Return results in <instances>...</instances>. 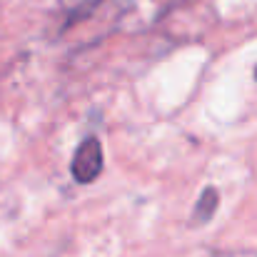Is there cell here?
Instances as JSON below:
<instances>
[{
	"label": "cell",
	"instance_id": "1",
	"mask_svg": "<svg viewBox=\"0 0 257 257\" xmlns=\"http://www.w3.org/2000/svg\"><path fill=\"white\" fill-rule=\"evenodd\" d=\"M73 177L80 185H90L100 177L102 172V148L97 143V138H87L80 143V148L73 155Z\"/></svg>",
	"mask_w": 257,
	"mask_h": 257
},
{
	"label": "cell",
	"instance_id": "2",
	"mask_svg": "<svg viewBox=\"0 0 257 257\" xmlns=\"http://www.w3.org/2000/svg\"><path fill=\"white\" fill-rule=\"evenodd\" d=\"M215 210H217V192H215L212 187H207V190L200 195L197 205H195V215H192V220H195V222H207V220L212 217Z\"/></svg>",
	"mask_w": 257,
	"mask_h": 257
}]
</instances>
